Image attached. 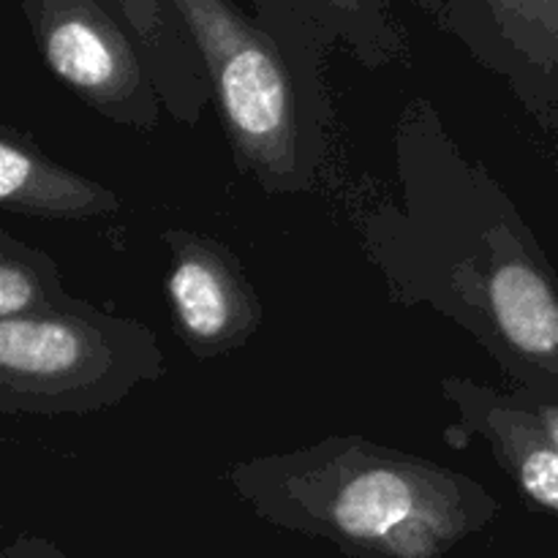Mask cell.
Returning <instances> with one entry per match:
<instances>
[{
    "label": "cell",
    "mask_w": 558,
    "mask_h": 558,
    "mask_svg": "<svg viewBox=\"0 0 558 558\" xmlns=\"http://www.w3.org/2000/svg\"><path fill=\"white\" fill-rule=\"evenodd\" d=\"M396 189L354 213L387 298L466 330L515 387L558 398V272L501 180L417 96L392 131Z\"/></svg>",
    "instance_id": "6da1fadb"
},
{
    "label": "cell",
    "mask_w": 558,
    "mask_h": 558,
    "mask_svg": "<svg viewBox=\"0 0 558 558\" xmlns=\"http://www.w3.org/2000/svg\"><path fill=\"white\" fill-rule=\"evenodd\" d=\"M223 483L265 523L349 558H445L501 512L472 474L357 434L243 458Z\"/></svg>",
    "instance_id": "7a4b0ae2"
},
{
    "label": "cell",
    "mask_w": 558,
    "mask_h": 558,
    "mask_svg": "<svg viewBox=\"0 0 558 558\" xmlns=\"http://www.w3.org/2000/svg\"><path fill=\"white\" fill-rule=\"evenodd\" d=\"M169 3L205 65L234 167L272 196L314 189L330 156L327 82L305 74L234 0Z\"/></svg>",
    "instance_id": "3957f363"
},
{
    "label": "cell",
    "mask_w": 558,
    "mask_h": 558,
    "mask_svg": "<svg viewBox=\"0 0 558 558\" xmlns=\"http://www.w3.org/2000/svg\"><path fill=\"white\" fill-rule=\"evenodd\" d=\"M169 371L140 319L71 298L60 308L0 319V412L5 417L98 414Z\"/></svg>",
    "instance_id": "277c9868"
},
{
    "label": "cell",
    "mask_w": 558,
    "mask_h": 558,
    "mask_svg": "<svg viewBox=\"0 0 558 558\" xmlns=\"http://www.w3.org/2000/svg\"><path fill=\"white\" fill-rule=\"evenodd\" d=\"M20 11L44 65L85 107L123 129L161 123L150 52L112 0H20Z\"/></svg>",
    "instance_id": "5b68a950"
},
{
    "label": "cell",
    "mask_w": 558,
    "mask_h": 558,
    "mask_svg": "<svg viewBox=\"0 0 558 558\" xmlns=\"http://www.w3.org/2000/svg\"><path fill=\"white\" fill-rule=\"evenodd\" d=\"M161 243L169 251L163 292L185 352L207 363L248 347L265 325V305L238 254L191 229H167Z\"/></svg>",
    "instance_id": "8992f818"
},
{
    "label": "cell",
    "mask_w": 558,
    "mask_h": 558,
    "mask_svg": "<svg viewBox=\"0 0 558 558\" xmlns=\"http://www.w3.org/2000/svg\"><path fill=\"white\" fill-rule=\"evenodd\" d=\"M436 27L539 125L558 129V0H445Z\"/></svg>",
    "instance_id": "52a82bcc"
},
{
    "label": "cell",
    "mask_w": 558,
    "mask_h": 558,
    "mask_svg": "<svg viewBox=\"0 0 558 558\" xmlns=\"http://www.w3.org/2000/svg\"><path fill=\"white\" fill-rule=\"evenodd\" d=\"M439 396L450 407V423L441 430L447 447L466 450L474 441H485L521 499L532 510L558 515V447L515 387L445 376Z\"/></svg>",
    "instance_id": "ba28073f"
},
{
    "label": "cell",
    "mask_w": 558,
    "mask_h": 558,
    "mask_svg": "<svg viewBox=\"0 0 558 558\" xmlns=\"http://www.w3.org/2000/svg\"><path fill=\"white\" fill-rule=\"evenodd\" d=\"M0 205L52 221H87L120 213L118 191L63 167L27 131L0 129Z\"/></svg>",
    "instance_id": "9c48e42d"
},
{
    "label": "cell",
    "mask_w": 558,
    "mask_h": 558,
    "mask_svg": "<svg viewBox=\"0 0 558 558\" xmlns=\"http://www.w3.org/2000/svg\"><path fill=\"white\" fill-rule=\"evenodd\" d=\"M112 3L150 52L163 109L178 123L194 129L207 104H213V90L199 52L174 5L169 0H112Z\"/></svg>",
    "instance_id": "30bf717a"
},
{
    "label": "cell",
    "mask_w": 558,
    "mask_h": 558,
    "mask_svg": "<svg viewBox=\"0 0 558 558\" xmlns=\"http://www.w3.org/2000/svg\"><path fill=\"white\" fill-rule=\"evenodd\" d=\"M305 5L327 44L363 69H387L407 58V31L390 0H305Z\"/></svg>",
    "instance_id": "8fae6325"
},
{
    "label": "cell",
    "mask_w": 558,
    "mask_h": 558,
    "mask_svg": "<svg viewBox=\"0 0 558 558\" xmlns=\"http://www.w3.org/2000/svg\"><path fill=\"white\" fill-rule=\"evenodd\" d=\"M71 298L58 262L47 251L0 229V319L60 308Z\"/></svg>",
    "instance_id": "7c38bea8"
},
{
    "label": "cell",
    "mask_w": 558,
    "mask_h": 558,
    "mask_svg": "<svg viewBox=\"0 0 558 558\" xmlns=\"http://www.w3.org/2000/svg\"><path fill=\"white\" fill-rule=\"evenodd\" d=\"M0 558H74L65 554L60 545H54L52 539L41 537V534L22 532L16 534L11 543H5V548L0 550Z\"/></svg>",
    "instance_id": "4fadbf2b"
},
{
    "label": "cell",
    "mask_w": 558,
    "mask_h": 558,
    "mask_svg": "<svg viewBox=\"0 0 558 558\" xmlns=\"http://www.w3.org/2000/svg\"><path fill=\"white\" fill-rule=\"evenodd\" d=\"M515 390L518 396H521V401L529 407V412L539 420V425H543L545 434L550 436V441L558 447V398L537 396V392L521 390V387H515Z\"/></svg>",
    "instance_id": "5bb4252c"
},
{
    "label": "cell",
    "mask_w": 558,
    "mask_h": 558,
    "mask_svg": "<svg viewBox=\"0 0 558 558\" xmlns=\"http://www.w3.org/2000/svg\"><path fill=\"white\" fill-rule=\"evenodd\" d=\"M412 3L417 5V9L423 11L430 22H434V25H436V20H439L441 9H445V0H412Z\"/></svg>",
    "instance_id": "9a60e30c"
}]
</instances>
